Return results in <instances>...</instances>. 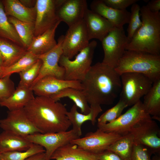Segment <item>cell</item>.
<instances>
[{
	"label": "cell",
	"mask_w": 160,
	"mask_h": 160,
	"mask_svg": "<svg viewBox=\"0 0 160 160\" xmlns=\"http://www.w3.org/2000/svg\"><path fill=\"white\" fill-rule=\"evenodd\" d=\"M3 67L2 61L1 57L0 56V79L1 78L2 69Z\"/></svg>",
	"instance_id": "obj_44"
},
{
	"label": "cell",
	"mask_w": 160,
	"mask_h": 160,
	"mask_svg": "<svg viewBox=\"0 0 160 160\" xmlns=\"http://www.w3.org/2000/svg\"><path fill=\"white\" fill-rule=\"evenodd\" d=\"M39 60L38 55L27 51L22 57L13 64L2 67L1 78L13 73L22 72L31 67Z\"/></svg>",
	"instance_id": "obj_32"
},
{
	"label": "cell",
	"mask_w": 160,
	"mask_h": 160,
	"mask_svg": "<svg viewBox=\"0 0 160 160\" xmlns=\"http://www.w3.org/2000/svg\"><path fill=\"white\" fill-rule=\"evenodd\" d=\"M78 107L74 104L70 110L67 111L66 115L72 126V129L80 137L82 135L81 127L85 122L88 121H91L92 124L95 125L97 117L92 110L87 114L79 113L77 110Z\"/></svg>",
	"instance_id": "obj_28"
},
{
	"label": "cell",
	"mask_w": 160,
	"mask_h": 160,
	"mask_svg": "<svg viewBox=\"0 0 160 160\" xmlns=\"http://www.w3.org/2000/svg\"><path fill=\"white\" fill-rule=\"evenodd\" d=\"M128 105L121 100L119 99L114 106L107 110L97 119V125H103L111 122L119 118L124 109Z\"/></svg>",
	"instance_id": "obj_36"
},
{
	"label": "cell",
	"mask_w": 160,
	"mask_h": 160,
	"mask_svg": "<svg viewBox=\"0 0 160 160\" xmlns=\"http://www.w3.org/2000/svg\"><path fill=\"white\" fill-rule=\"evenodd\" d=\"M25 137L33 143L44 148L47 157L50 159L51 155L56 150L80 137L71 129L57 132L38 133L28 135Z\"/></svg>",
	"instance_id": "obj_14"
},
{
	"label": "cell",
	"mask_w": 160,
	"mask_h": 160,
	"mask_svg": "<svg viewBox=\"0 0 160 160\" xmlns=\"http://www.w3.org/2000/svg\"><path fill=\"white\" fill-rule=\"evenodd\" d=\"M101 42L104 54L102 62L115 68L128 43L123 27H114Z\"/></svg>",
	"instance_id": "obj_8"
},
{
	"label": "cell",
	"mask_w": 160,
	"mask_h": 160,
	"mask_svg": "<svg viewBox=\"0 0 160 160\" xmlns=\"http://www.w3.org/2000/svg\"><path fill=\"white\" fill-rule=\"evenodd\" d=\"M25 160H50L46 157L45 152L38 153L31 156Z\"/></svg>",
	"instance_id": "obj_42"
},
{
	"label": "cell",
	"mask_w": 160,
	"mask_h": 160,
	"mask_svg": "<svg viewBox=\"0 0 160 160\" xmlns=\"http://www.w3.org/2000/svg\"><path fill=\"white\" fill-rule=\"evenodd\" d=\"M88 9L85 0H63L58 7L57 15L59 20L70 27L83 19Z\"/></svg>",
	"instance_id": "obj_17"
},
{
	"label": "cell",
	"mask_w": 160,
	"mask_h": 160,
	"mask_svg": "<svg viewBox=\"0 0 160 160\" xmlns=\"http://www.w3.org/2000/svg\"><path fill=\"white\" fill-rule=\"evenodd\" d=\"M83 20L89 40L95 39L101 41L115 27L106 19L88 9L85 13Z\"/></svg>",
	"instance_id": "obj_18"
},
{
	"label": "cell",
	"mask_w": 160,
	"mask_h": 160,
	"mask_svg": "<svg viewBox=\"0 0 160 160\" xmlns=\"http://www.w3.org/2000/svg\"><path fill=\"white\" fill-rule=\"evenodd\" d=\"M41 146L33 144L28 149L24 151H12L0 153V160H25L37 153L45 152Z\"/></svg>",
	"instance_id": "obj_33"
},
{
	"label": "cell",
	"mask_w": 160,
	"mask_h": 160,
	"mask_svg": "<svg viewBox=\"0 0 160 160\" xmlns=\"http://www.w3.org/2000/svg\"><path fill=\"white\" fill-rule=\"evenodd\" d=\"M140 6L136 3L132 5L128 26L127 30V36L128 43L142 26V23L140 14Z\"/></svg>",
	"instance_id": "obj_35"
},
{
	"label": "cell",
	"mask_w": 160,
	"mask_h": 160,
	"mask_svg": "<svg viewBox=\"0 0 160 160\" xmlns=\"http://www.w3.org/2000/svg\"><path fill=\"white\" fill-rule=\"evenodd\" d=\"M10 76L0 79V103L9 97L15 89Z\"/></svg>",
	"instance_id": "obj_37"
},
{
	"label": "cell",
	"mask_w": 160,
	"mask_h": 160,
	"mask_svg": "<svg viewBox=\"0 0 160 160\" xmlns=\"http://www.w3.org/2000/svg\"><path fill=\"white\" fill-rule=\"evenodd\" d=\"M21 2L25 7L28 8H32L33 6L36 4V1L34 0H20Z\"/></svg>",
	"instance_id": "obj_43"
},
{
	"label": "cell",
	"mask_w": 160,
	"mask_h": 160,
	"mask_svg": "<svg viewBox=\"0 0 160 160\" xmlns=\"http://www.w3.org/2000/svg\"><path fill=\"white\" fill-rule=\"evenodd\" d=\"M27 52V49L24 47L0 38V56L2 60L3 67L13 64Z\"/></svg>",
	"instance_id": "obj_25"
},
{
	"label": "cell",
	"mask_w": 160,
	"mask_h": 160,
	"mask_svg": "<svg viewBox=\"0 0 160 160\" xmlns=\"http://www.w3.org/2000/svg\"><path fill=\"white\" fill-rule=\"evenodd\" d=\"M0 127L4 131L24 137L41 133L29 119L23 108L9 111L7 117L0 120Z\"/></svg>",
	"instance_id": "obj_15"
},
{
	"label": "cell",
	"mask_w": 160,
	"mask_h": 160,
	"mask_svg": "<svg viewBox=\"0 0 160 160\" xmlns=\"http://www.w3.org/2000/svg\"><path fill=\"white\" fill-rule=\"evenodd\" d=\"M97 45L95 40L89 42L86 47L76 55L73 60L63 55L61 56L59 63L65 70V80L81 82L84 80L92 66Z\"/></svg>",
	"instance_id": "obj_5"
},
{
	"label": "cell",
	"mask_w": 160,
	"mask_h": 160,
	"mask_svg": "<svg viewBox=\"0 0 160 160\" xmlns=\"http://www.w3.org/2000/svg\"><path fill=\"white\" fill-rule=\"evenodd\" d=\"M91 10L106 19L115 27L121 28L129 21L130 12L127 9L119 10L106 5L103 0H94L90 4Z\"/></svg>",
	"instance_id": "obj_19"
},
{
	"label": "cell",
	"mask_w": 160,
	"mask_h": 160,
	"mask_svg": "<svg viewBox=\"0 0 160 160\" xmlns=\"http://www.w3.org/2000/svg\"><path fill=\"white\" fill-rule=\"evenodd\" d=\"M7 15L24 22L34 24L36 15L35 6L27 7L18 0L1 1Z\"/></svg>",
	"instance_id": "obj_21"
},
{
	"label": "cell",
	"mask_w": 160,
	"mask_h": 160,
	"mask_svg": "<svg viewBox=\"0 0 160 160\" xmlns=\"http://www.w3.org/2000/svg\"><path fill=\"white\" fill-rule=\"evenodd\" d=\"M33 143L25 137L3 131L0 133V153L12 151H25Z\"/></svg>",
	"instance_id": "obj_24"
},
{
	"label": "cell",
	"mask_w": 160,
	"mask_h": 160,
	"mask_svg": "<svg viewBox=\"0 0 160 160\" xmlns=\"http://www.w3.org/2000/svg\"><path fill=\"white\" fill-rule=\"evenodd\" d=\"M81 83L90 109L97 116L102 111L101 105L113 104L121 87L120 75L102 62L92 65Z\"/></svg>",
	"instance_id": "obj_1"
},
{
	"label": "cell",
	"mask_w": 160,
	"mask_h": 160,
	"mask_svg": "<svg viewBox=\"0 0 160 160\" xmlns=\"http://www.w3.org/2000/svg\"><path fill=\"white\" fill-rule=\"evenodd\" d=\"M121 87L120 99L128 106H132L147 93L153 82L141 73L128 72L120 75Z\"/></svg>",
	"instance_id": "obj_6"
},
{
	"label": "cell",
	"mask_w": 160,
	"mask_h": 160,
	"mask_svg": "<svg viewBox=\"0 0 160 160\" xmlns=\"http://www.w3.org/2000/svg\"><path fill=\"white\" fill-rule=\"evenodd\" d=\"M108 6L119 10L126 9L131 5L136 3L138 0H103Z\"/></svg>",
	"instance_id": "obj_39"
},
{
	"label": "cell",
	"mask_w": 160,
	"mask_h": 160,
	"mask_svg": "<svg viewBox=\"0 0 160 160\" xmlns=\"http://www.w3.org/2000/svg\"><path fill=\"white\" fill-rule=\"evenodd\" d=\"M41 64V61L39 59L31 67L19 73L20 80L18 86L31 88L38 76Z\"/></svg>",
	"instance_id": "obj_34"
},
{
	"label": "cell",
	"mask_w": 160,
	"mask_h": 160,
	"mask_svg": "<svg viewBox=\"0 0 160 160\" xmlns=\"http://www.w3.org/2000/svg\"><path fill=\"white\" fill-rule=\"evenodd\" d=\"M151 159V160H160V155L159 156V154L155 155Z\"/></svg>",
	"instance_id": "obj_45"
},
{
	"label": "cell",
	"mask_w": 160,
	"mask_h": 160,
	"mask_svg": "<svg viewBox=\"0 0 160 160\" xmlns=\"http://www.w3.org/2000/svg\"><path fill=\"white\" fill-rule=\"evenodd\" d=\"M151 117L140 100L114 121L103 125L98 128L106 132H113L122 136L129 133L133 127L144 119Z\"/></svg>",
	"instance_id": "obj_7"
},
{
	"label": "cell",
	"mask_w": 160,
	"mask_h": 160,
	"mask_svg": "<svg viewBox=\"0 0 160 160\" xmlns=\"http://www.w3.org/2000/svg\"><path fill=\"white\" fill-rule=\"evenodd\" d=\"M8 19L15 29L23 47L27 49L34 37V24L22 21L11 16H9Z\"/></svg>",
	"instance_id": "obj_31"
},
{
	"label": "cell",
	"mask_w": 160,
	"mask_h": 160,
	"mask_svg": "<svg viewBox=\"0 0 160 160\" xmlns=\"http://www.w3.org/2000/svg\"><path fill=\"white\" fill-rule=\"evenodd\" d=\"M115 69L120 76L128 72L142 74L153 82L160 79V55L125 50Z\"/></svg>",
	"instance_id": "obj_4"
},
{
	"label": "cell",
	"mask_w": 160,
	"mask_h": 160,
	"mask_svg": "<svg viewBox=\"0 0 160 160\" xmlns=\"http://www.w3.org/2000/svg\"><path fill=\"white\" fill-rule=\"evenodd\" d=\"M50 159L55 160H98V154L80 148L70 143L56 150Z\"/></svg>",
	"instance_id": "obj_20"
},
{
	"label": "cell",
	"mask_w": 160,
	"mask_h": 160,
	"mask_svg": "<svg viewBox=\"0 0 160 160\" xmlns=\"http://www.w3.org/2000/svg\"><path fill=\"white\" fill-rule=\"evenodd\" d=\"M146 6L152 12H159L160 10V0H151L149 1Z\"/></svg>",
	"instance_id": "obj_41"
},
{
	"label": "cell",
	"mask_w": 160,
	"mask_h": 160,
	"mask_svg": "<svg viewBox=\"0 0 160 160\" xmlns=\"http://www.w3.org/2000/svg\"><path fill=\"white\" fill-rule=\"evenodd\" d=\"M122 136L113 132H106L97 129L87 133L83 137L72 140L70 143L91 153L98 154L107 150L108 147Z\"/></svg>",
	"instance_id": "obj_11"
},
{
	"label": "cell",
	"mask_w": 160,
	"mask_h": 160,
	"mask_svg": "<svg viewBox=\"0 0 160 160\" xmlns=\"http://www.w3.org/2000/svg\"><path fill=\"white\" fill-rule=\"evenodd\" d=\"M65 105L50 97L37 96L23 109L41 133H49L67 131L71 125Z\"/></svg>",
	"instance_id": "obj_2"
},
{
	"label": "cell",
	"mask_w": 160,
	"mask_h": 160,
	"mask_svg": "<svg viewBox=\"0 0 160 160\" xmlns=\"http://www.w3.org/2000/svg\"><path fill=\"white\" fill-rule=\"evenodd\" d=\"M129 133L133 136L134 144L143 145L153 154H160V129L151 117L136 124Z\"/></svg>",
	"instance_id": "obj_9"
},
{
	"label": "cell",
	"mask_w": 160,
	"mask_h": 160,
	"mask_svg": "<svg viewBox=\"0 0 160 160\" xmlns=\"http://www.w3.org/2000/svg\"><path fill=\"white\" fill-rule=\"evenodd\" d=\"M65 97L72 100L77 107L80 109L82 113L86 114L90 112V106L82 90L72 88H66L50 97L55 101Z\"/></svg>",
	"instance_id": "obj_27"
},
{
	"label": "cell",
	"mask_w": 160,
	"mask_h": 160,
	"mask_svg": "<svg viewBox=\"0 0 160 160\" xmlns=\"http://www.w3.org/2000/svg\"><path fill=\"white\" fill-rule=\"evenodd\" d=\"M63 0H37L34 23V37L43 33L58 23L61 22L57 16V10Z\"/></svg>",
	"instance_id": "obj_10"
},
{
	"label": "cell",
	"mask_w": 160,
	"mask_h": 160,
	"mask_svg": "<svg viewBox=\"0 0 160 160\" xmlns=\"http://www.w3.org/2000/svg\"><path fill=\"white\" fill-rule=\"evenodd\" d=\"M134 145L133 136L129 133L112 144L108 150L117 154L122 160H130Z\"/></svg>",
	"instance_id": "obj_29"
},
{
	"label": "cell",
	"mask_w": 160,
	"mask_h": 160,
	"mask_svg": "<svg viewBox=\"0 0 160 160\" xmlns=\"http://www.w3.org/2000/svg\"><path fill=\"white\" fill-rule=\"evenodd\" d=\"M142 24L128 43L126 50L160 55V12L151 11L146 5L140 8Z\"/></svg>",
	"instance_id": "obj_3"
},
{
	"label": "cell",
	"mask_w": 160,
	"mask_h": 160,
	"mask_svg": "<svg viewBox=\"0 0 160 160\" xmlns=\"http://www.w3.org/2000/svg\"><path fill=\"white\" fill-rule=\"evenodd\" d=\"M84 21L82 20L69 27L62 43L63 55L71 60L89 43Z\"/></svg>",
	"instance_id": "obj_12"
},
{
	"label": "cell",
	"mask_w": 160,
	"mask_h": 160,
	"mask_svg": "<svg viewBox=\"0 0 160 160\" xmlns=\"http://www.w3.org/2000/svg\"><path fill=\"white\" fill-rule=\"evenodd\" d=\"M152 154L145 147L134 144L130 160H151Z\"/></svg>",
	"instance_id": "obj_38"
},
{
	"label": "cell",
	"mask_w": 160,
	"mask_h": 160,
	"mask_svg": "<svg viewBox=\"0 0 160 160\" xmlns=\"http://www.w3.org/2000/svg\"><path fill=\"white\" fill-rule=\"evenodd\" d=\"M0 38L24 47L15 29L8 20L1 1H0Z\"/></svg>",
	"instance_id": "obj_30"
},
{
	"label": "cell",
	"mask_w": 160,
	"mask_h": 160,
	"mask_svg": "<svg viewBox=\"0 0 160 160\" xmlns=\"http://www.w3.org/2000/svg\"><path fill=\"white\" fill-rule=\"evenodd\" d=\"M68 88L83 89L81 82L79 81L60 79L49 76L39 79L31 89L37 96L50 97Z\"/></svg>",
	"instance_id": "obj_16"
},
{
	"label": "cell",
	"mask_w": 160,
	"mask_h": 160,
	"mask_svg": "<svg viewBox=\"0 0 160 160\" xmlns=\"http://www.w3.org/2000/svg\"><path fill=\"white\" fill-rule=\"evenodd\" d=\"M61 22L41 35L34 37L27 51L39 55L44 54L53 49L57 45L55 34L57 28Z\"/></svg>",
	"instance_id": "obj_22"
},
{
	"label": "cell",
	"mask_w": 160,
	"mask_h": 160,
	"mask_svg": "<svg viewBox=\"0 0 160 160\" xmlns=\"http://www.w3.org/2000/svg\"><path fill=\"white\" fill-rule=\"evenodd\" d=\"M98 160H122L117 154L109 150L98 154Z\"/></svg>",
	"instance_id": "obj_40"
},
{
	"label": "cell",
	"mask_w": 160,
	"mask_h": 160,
	"mask_svg": "<svg viewBox=\"0 0 160 160\" xmlns=\"http://www.w3.org/2000/svg\"><path fill=\"white\" fill-rule=\"evenodd\" d=\"M64 35L58 39L56 45L52 50L42 55H38L42 61L38 76L33 83L31 88L40 79L47 76H52L60 79H64L65 70L59 63L63 55L62 43Z\"/></svg>",
	"instance_id": "obj_13"
},
{
	"label": "cell",
	"mask_w": 160,
	"mask_h": 160,
	"mask_svg": "<svg viewBox=\"0 0 160 160\" xmlns=\"http://www.w3.org/2000/svg\"><path fill=\"white\" fill-rule=\"evenodd\" d=\"M31 88L18 87L7 98L0 103V106L7 108L9 111L23 108L34 97Z\"/></svg>",
	"instance_id": "obj_23"
},
{
	"label": "cell",
	"mask_w": 160,
	"mask_h": 160,
	"mask_svg": "<svg viewBox=\"0 0 160 160\" xmlns=\"http://www.w3.org/2000/svg\"><path fill=\"white\" fill-rule=\"evenodd\" d=\"M143 106L153 119L160 121V79L153 83L144 96Z\"/></svg>",
	"instance_id": "obj_26"
}]
</instances>
